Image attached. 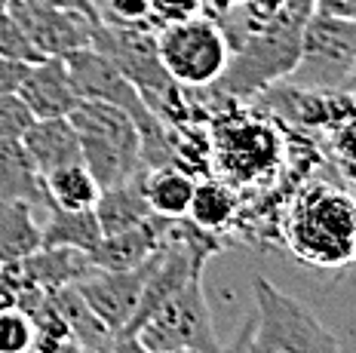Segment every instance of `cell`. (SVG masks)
Returning a JSON list of instances; mask_svg holds the SVG:
<instances>
[{"mask_svg":"<svg viewBox=\"0 0 356 353\" xmlns=\"http://www.w3.org/2000/svg\"><path fill=\"white\" fill-rule=\"evenodd\" d=\"M283 237L310 268H347L356 261V197L332 181H310L289 206Z\"/></svg>","mask_w":356,"mask_h":353,"instance_id":"cell-1","label":"cell"},{"mask_svg":"<svg viewBox=\"0 0 356 353\" xmlns=\"http://www.w3.org/2000/svg\"><path fill=\"white\" fill-rule=\"evenodd\" d=\"M314 13V0H286V6L267 25L252 31L240 47L231 49L227 68L209 86L231 101H246L267 86L289 77L298 62L304 22Z\"/></svg>","mask_w":356,"mask_h":353,"instance_id":"cell-2","label":"cell"},{"mask_svg":"<svg viewBox=\"0 0 356 353\" xmlns=\"http://www.w3.org/2000/svg\"><path fill=\"white\" fill-rule=\"evenodd\" d=\"M92 49H99L105 58L117 65V71L129 80L151 108L163 126L194 120L197 105L188 99L181 83L169 77L157 53V31L154 28H126V25H108L95 22L92 28Z\"/></svg>","mask_w":356,"mask_h":353,"instance_id":"cell-3","label":"cell"},{"mask_svg":"<svg viewBox=\"0 0 356 353\" xmlns=\"http://www.w3.org/2000/svg\"><path fill=\"white\" fill-rule=\"evenodd\" d=\"M255 313L249 316L243 353H341V341L304 301L273 286L267 277L252 279Z\"/></svg>","mask_w":356,"mask_h":353,"instance_id":"cell-4","label":"cell"},{"mask_svg":"<svg viewBox=\"0 0 356 353\" xmlns=\"http://www.w3.org/2000/svg\"><path fill=\"white\" fill-rule=\"evenodd\" d=\"M80 138L83 166L99 188H114L142 169V136L129 114L95 99H80L68 114Z\"/></svg>","mask_w":356,"mask_h":353,"instance_id":"cell-5","label":"cell"},{"mask_svg":"<svg viewBox=\"0 0 356 353\" xmlns=\"http://www.w3.org/2000/svg\"><path fill=\"white\" fill-rule=\"evenodd\" d=\"M157 53L175 83L184 90H209L227 68L231 43L218 22L200 13L194 19L157 28Z\"/></svg>","mask_w":356,"mask_h":353,"instance_id":"cell-6","label":"cell"},{"mask_svg":"<svg viewBox=\"0 0 356 353\" xmlns=\"http://www.w3.org/2000/svg\"><path fill=\"white\" fill-rule=\"evenodd\" d=\"M145 350H191V353H225L215 332L209 301L203 289V270H197L163 307H157L136 332Z\"/></svg>","mask_w":356,"mask_h":353,"instance_id":"cell-7","label":"cell"},{"mask_svg":"<svg viewBox=\"0 0 356 353\" xmlns=\"http://www.w3.org/2000/svg\"><path fill=\"white\" fill-rule=\"evenodd\" d=\"M356 68V19L310 13L301 31L298 62L286 83L304 90H344Z\"/></svg>","mask_w":356,"mask_h":353,"instance_id":"cell-8","label":"cell"},{"mask_svg":"<svg viewBox=\"0 0 356 353\" xmlns=\"http://www.w3.org/2000/svg\"><path fill=\"white\" fill-rule=\"evenodd\" d=\"M225 120L215 126L212 136V166L221 181L231 188H243L252 181H261L277 169L280 163V138L264 117H246V114H225Z\"/></svg>","mask_w":356,"mask_h":353,"instance_id":"cell-9","label":"cell"},{"mask_svg":"<svg viewBox=\"0 0 356 353\" xmlns=\"http://www.w3.org/2000/svg\"><path fill=\"white\" fill-rule=\"evenodd\" d=\"M10 16L19 22L25 38L43 58H65L74 49H83L92 43V28L99 19L77 10H56V6H37L28 0H13Z\"/></svg>","mask_w":356,"mask_h":353,"instance_id":"cell-10","label":"cell"},{"mask_svg":"<svg viewBox=\"0 0 356 353\" xmlns=\"http://www.w3.org/2000/svg\"><path fill=\"white\" fill-rule=\"evenodd\" d=\"M151 261V258H147ZM147 261L129 270H99L86 274L80 283H74L80 289V295L86 298V304L92 307V313L108 326L111 335H120L129 326L132 313L138 307L147 277Z\"/></svg>","mask_w":356,"mask_h":353,"instance_id":"cell-11","label":"cell"},{"mask_svg":"<svg viewBox=\"0 0 356 353\" xmlns=\"http://www.w3.org/2000/svg\"><path fill=\"white\" fill-rule=\"evenodd\" d=\"M16 95L25 101L34 120L40 117H68L80 101V92L71 80L65 58L47 56L25 65V74L19 80Z\"/></svg>","mask_w":356,"mask_h":353,"instance_id":"cell-12","label":"cell"},{"mask_svg":"<svg viewBox=\"0 0 356 353\" xmlns=\"http://www.w3.org/2000/svg\"><path fill=\"white\" fill-rule=\"evenodd\" d=\"M19 142L40 179L47 172H53V169L83 163L80 138L68 117H40V120H31V126L22 132Z\"/></svg>","mask_w":356,"mask_h":353,"instance_id":"cell-13","label":"cell"},{"mask_svg":"<svg viewBox=\"0 0 356 353\" xmlns=\"http://www.w3.org/2000/svg\"><path fill=\"white\" fill-rule=\"evenodd\" d=\"M166 222L169 218L151 215L147 222L136 224V227H126V231L117 233H105L95 249L89 252V258L99 270H129L138 268L151 258L154 252L160 249L163 233H166Z\"/></svg>","mask_w":356,"mask_h":353,"instance_id":"cell-14","label":"cell"},{"mask_svg":"<svg viewBox=\"0 0 356 353\" xmlns=\"http://www.w3.org/2000/svg\"><path fill=\"white\" fill-rule=\"evenodd\" d=\"M95 264L89 258V252L68 246H40L37 252H31L28 258L16 261V274L22 279V286H34V289L53 292L62 286L80 283L86 274H92Z\"/></svg>","mask_w":356,"mask_h":353,"instance_id":"cell-15","label":"cell"},{"mask_svg":"<svg viewBox=\"0 0 356 353\" xmlns=\"http://www.w3.org/2000/svg\"><path fill=\"white\" fill-rule=\"evenodd\" d=\"M6 203H31L40 215L47 209L43 181L19 138H0V206Z\"/></svg>","mask_w":356,"mask_h":353,"instance_id":"cell-16","label":"cell"},{"mask_svg":"<svg viewBox=\"0 0 356 353\" xmlns=\"http://www.w3.org/2000/svg\"><path fill=\"white\" fill-rule=\"evenodd\" d=\"M92 209H95V218H99L102 237L147 222V218H151V206H147L145 190H142V169H138L132 179L120 181V185L102 188Z\"/></svg>","mask_w":356,"mask_h":353,"instance_id":"cell-17","label":"cell"},{"mask_svg":"<svg viewBox=\"0 0 356 353\" xmlns=\"http://www.w3.org/2000/svg\"><path fill=\"white\" fill-rule=\"evenodd\" d=\"M194 188H197L194 175L172 163L154 166V169L142 166V190H145L147 206H151V215L184 218L188 215L191 197H194Z\"/></svg>","mask_w":356,"mask_h":353,"instance_id":"cell-18","label":"cell"},{"mask_svg":"<svg viewBox=\"0 0 356 353\" xmlns=\"http://www.w3.org/2000/svg\"><path fill=\"white\" fill-rule=\"evenodd\" d=\"M102 240V227L95 209H58L49 206L40 215V246H68L80 252H92Z\"/></svg>","mask_w":356,"mask_h":353,"instance_id":"cell-19","label":"cell"},{"mask_svg":"<svg viewBox=\"0 0 356 353\" xmlns=\"http://www.w3.org/2000/svg\"><path fill=\"white\" fill-rule=\"evenodd\" d=\"M40 249V212L31 203L0 206V264L28 258Z\"/></svg>","mask_w":356,"mask_h":353,"instance_id":"cell-20","label":"cell"},{"mask_svg":"<svg viewBox=\"0 0 356 353\" xmlns=\"http://www.w3.org/2000/svg\"><path fill=\"white\" fill-rule=\"evenodd\" d=\"M236 209H240V200H236V190L227 185V181L215 179V175H206L203 181H197L194 197H191L188 206V222H194L197 227L209 233H221L227 224L234 222Z\"/></svg>","mask_w":356,"mask_h":353,"instance_id":"cell-21","label":"cell"},{"mask_svg":"<svg viewBox=\"0 0 356 353\" xmlns=\"http://www.w3.org/2000/svg\"><path fill=\"white\" fill-rule=\"evenodd\" d=\"M40 181H43L47 203L58 206V209H92L102 194L99 181L92 179V172H89L83 163L53 169V172H47Z\"/></svg>","mask_w":356,"mask_h":353,"instance_id":"cell-22","label":"cell"},{"mask_svg":"<svg viewBox=\"0 0 356 353\" xmlns=\"http://www.w3.org/2000/svg\"><path fill=\"white\" fill-rule=\"evenodd\" d=\"M49 298H53L58 316L65 320V326H68V332L80 341V347H92V344H105L111 341L108 326L99 320V316L92 313V307L86 304V298L80 295L77 286H62V289H53L49 292Z\"/></svg>","mask_w":356,"mask_h":353,"instance_id":"cell-23","label":"cell"},{"mask_svg":"<svg viewBox=\"0 0 356 353\" xmlns=\"http://www.w3.org/2000/svg\"><path fill=\"white\" fill-rule=\"evenodd\" d=\"M31 316L22 307H0V353H25L31 350Z\"/></svg>","mask_w":356,"mask_h":353,"instance_id":"cell-24","label":"cell"},{"mask_svg":"<svg viewBox=\"0 0 356 353\" xmlns=\"http://www.w3.org/2000/svg\"><path fill=\"white\" fill-rule=\"evenodd\" d=\"M329 151L338 163V172L356 181V111L329 132Z\"/></svg>","mask_w":356,"mask_h":353,"instance_id":"cell-25","label":"cell"},{"mask_svg":"<svg viewBox=\"0 0 356 353\" xmlns=\"http://www.w3.org/2000/svg\"><path fill=\"white\" fill-rule=\"evenodd\" d=\"M0 58H10V62H22V65H31L37 58H43L31 47V40L25 38L19 22L10 16V10H0Z\"/></svg>","mask_w":356,"mask_h":353,"instance_id":"cell-26","label":"cell"},{"mask_svg":"<svg viewBox=\"0 0 356 353\" xmlns=\"http://www.w3.org/2000/svg\"><path fill=\"white\" fill-rule=\"evenodd\" d=\"M99 22L126 28H151V0H102Z\"/></svg>","mask_w":356,"mask_h":353,"instance_id":"cell-27","label":"cell"},{"mask_svg":"<svg viewBox=\"0 0 356 353\" xmlns=\"http://www.w3.org/2000/svg\"><path fill=\"white\" fill-rule=\"evenodd\" d=\"M31 111L16 92L0 95V138H22V132L31 126Z\"/></svg>","mask_w":356,"mask_h":353,"instance_id":"cell-28","label":"cell"},{"mask_svg":"<svg viewBox=\"0 0 356 353\" xmlns=\"http://www.w3.org/2000/svg\"><path fill=\"white\" fill-rule=\"evenodd\" d=\"M203 13V0H151V28H166Z\"/></svg>","mask_w":356,"mask_h":353,"instance_id":"cell-29","label":"cell"},{"mask_svg":"<svg viewBox=\"0 0 356 353\" xmlns=\"http://www.w3.org/2000/svg\"><path fill=\"white\" fill-rule=\"evenodd\" d=\"M22 74H25V65H22V62L0 58V95H3V92H16Z\"/></svg>","mask_w":356,"mask_h":353,"instance_id":"cell-30","label":"cell"},{"mask_svg":"<svg viewBox=\"0 0 356 353\" xmlns=\"http://www.w3.org/2000/svg\"><path fill=\"white\" fill-rule=\"evenodd\" d=\"M314 10L338 19H356V0H314Z\"/></svg>","mask_w":356,"mask_h":353,"instance_id":"cell-31","label":"cell"},{"mask_svg":"<svg viewBox=\"0 0 356 353\" xmlns=\"http://www.w3.org/2000/svg\"><path fill=\"white\" fill-rule=\"evenodd\" d=\"M28 3H37V6H56V10H77V13H86V16L99 19L95 6L89 0H28Z\"/></svg>","mask_w":356,"mask_h":353,"instance_id":"cell-32","label":"cell"},{"mask_svg":"<svg viewBox=\"0 0 356 353\" xmlns=\"http://www.w3.org/2000/svg\"><path fill=\"white\" fill-rule=\"evenodd\" d=\"M111 347H114V353H151L142 347V341H138L136 335H114Z\"/></svg>","mask_w":356,"mask_h":353,"instance_id":"cell-33","label":"cell"},{"mask_svg":"<svg viewBox=\"0 0 356 353\" xmlns=\"http://www.w3.org/2000/svg\"><path fill=\"white\" fill-rule=\"evenodd\" d=\"M236 3H240V0H203V13L218 22L221 16H227V13H231Z\"/></svg>","mask_w":356,"mask_h":353,"instance_id":"cell-34","label":"cell"},{"mask_svg":"<svg viewBox=\"0 0 356 353\" xmlns=\"http://www.w3.org/2000/svg\"><path fill=\"white\" fill-rule=\"evenodd\" d=\"M111 341H114V338H111ZM111 341H105V344H92V347H80V353H114Z\"/></svg>","mask_w":356,"mask_h":353,"instance_id":"cell-35","label":"cell"},{"mask_svg":"<svg viewBox=\"0 0 356 353\" xmlns=\"http://www.w3.org/2000/svg\"><path fill=\"white\" fill-rule=\"evenodd\" d=\"M344 90H347V92H356V68L350 71V77H347V83H344Z\"/></svg>","mask_w":356,"mask_h":353,"instance_id":"cell-36","label":"cell"},{"mask_svg":"<svg viewBox=\"0 0 356 353\" xmlns=\"http://www.w3.org/2000/svg\"><path fill=\"white\" fill-rule=\"evenodd\" d=\"M10 3L13 0H0V10H10Z\"/></svg>","mask_w":356,"mask_h":353,"instance_id":"cell-37","label":"cell"},{"mask_svg":"<svg viewBox=\"0 0 356 353\" xmlns=\"http://www.w3.org/2000/svg\"><path fill=\"white\" fill-rule=\"evenodd\" d=\"M157 353H191V350H157Z\"/></svg>","mask_w":356,"mask_h":353,"instance_id":"cell-38","label":"cell"},{"mask_svg":"<svg viewBox=\"0 0 356 353\" xmlns=\"http://www.w3.org/2000/svg\"><path fill=\"white\" fill-rule=\"evenodd\" d=\"M25 353H31V350H25Z\"/></svg>","mask_w":356,"mask_h":353,"instance_id":"cell-39","label":"cell"}]
</instances>
